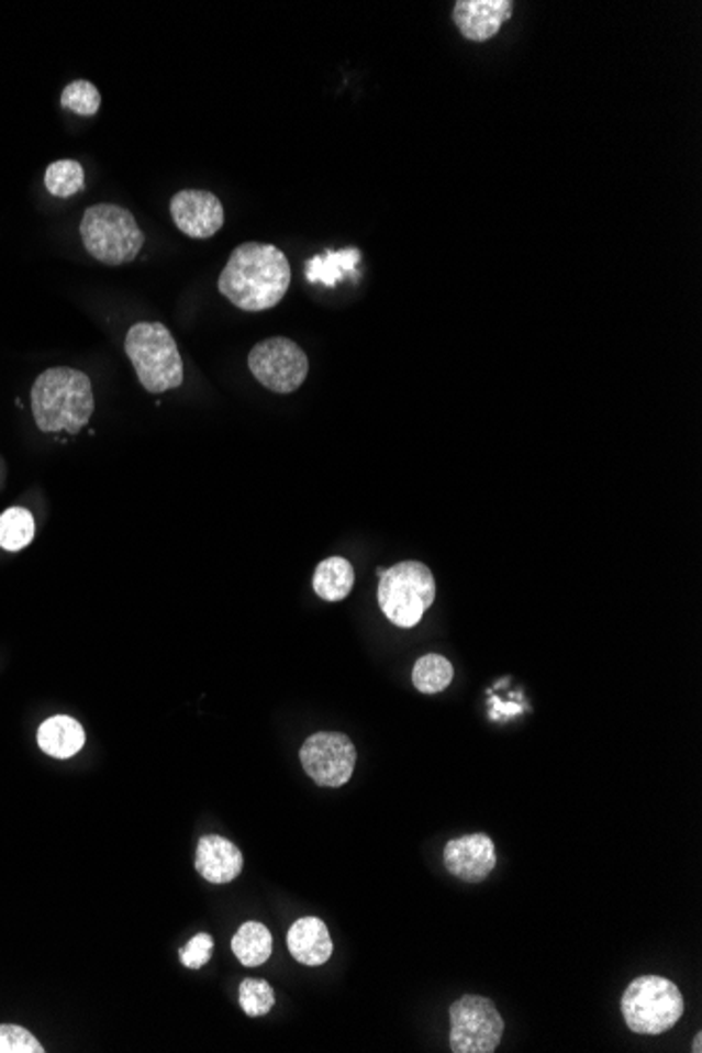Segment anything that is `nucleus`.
Returning a JSON list of instances; mask_svg holds the SVG:
<instances>
[{
  "mask_svg": "<svg viewBox=\"0 0 702 1053\" xmlns=\"http://www.w3.org/2000/svg\"><path fill=\"white\" fill-rule=\"evenodd\" d=\"M218 287L238 310L266 312L276 308L291 287V265L274 244L244 242L230 255Z\"/></svg>",
  "mask_w": 702,
  "mask_h": 1053,
  "instance_id": "obj_1",
  "label": "nucleus"
},
{
  "mask_svg": "<svg viewBox=\"0 0 702 1053\" xmlns=\"http://www.w3.org/2000/svg\"><path fill=\"white\" fill-rule=\"evenodd\" d=\"M96 410L93 387L85 373L74 368H49L32 387V412L45 433L82 430Z\"/></svg>",
  "mask_w": 702,
  "mask_h": 1053,
  "instance_id": "obj_2",
  "label": "nucleus"
},
{
  "mask_svg": "<svg viewBox=\"0 0 702 1053\" xmlns=\"http://www.w3.org/2000/svg\"><path fill=\"white\" fill-rule=\"evenodd\" d=\"M124 352L149 394H165L183 384V362L167 326L158 322L131 326Z\"/></svg>",
  "mask_w": 702,
  "mask_h": 1053,
  "instance_id": "obj_3",
  "label": "nucleus"
},
{
  "mask_svg": "<svg viewBox=\"0 0 702 1053\" xmlns=\"http://www.w3.org/2000/svg\"><path fill=\"white\" fill-rule=\"evenodd\" d=\"M80 236L85 248L105 265L131 264L146 242L135 217L119 204H96L87 209Z\"/></svg>",
  "mask_w": 702,
  "mask_h": 1053,
  "instance_id": "obj_4",
  "label": "nucleus"
},
{
  "mask_svg": "<svg viewBox=\"0 0 702 1053\" xmlns=\"http://www.w3.org/2000/svg\"><path fill=\"white\" fill-rule=\"evenodd\" d=\"M434 599L436 580L425 564L409 559L383 570L379 580V606L395 627L412 629L421 623Z\"/></svg>",
  "mask_w": 702,
  "mask_h": 1053,
  "instance_id": "obj_5",
  "label": "nucleus"
},
{
  "mask_svg": "<svg viewBox=\"0 0 702 1053\" xmlns=\"http://www.w3.org/2000/svg\"><path fill=\"white\" fill-rule=\"evenodd\" d=\"M621 1011L633 1032L662 1034L673 1029L683 1016V997L678 984L660 976H642L625 990Z\"/></svg>",
  "mask_w": 702,
  "mask_h": 1053,
  "instance_id": "obj_6",
  "label": "nucleus"
},
{
  "mask_svg": "<svg viewBox=\"0 0 702 1053\" xmlns=\"http://www.w3.org/2000/svg\"><path fill=\"white\" fill-rule=\"evenodd\" d=\"M505 1022L494 1004L480 995H465L450 1006V1052H497Z\"/></svg>",
  "mask_w": 702,
  "mask_h": 1053,
  "instance_id": "obj_7",
  "label": "nucleus"
},
{
  "mask_svg": "<svg viewBox=\"0 0 702 1053\" xmlns=\"http://www.w3.org/2000/svg\"><path fill=\"white\" fill-rule=\"evenodd\" d=\"M248 368L259 384L274 394L297 391L310 373L305 352L287 336H271L253 347Z\"/></svg>",
  "mask_w": 702,
  "mask_h": 1053,
  "instance_id": "obj_8",
  "label": "nucleus"
},
{
  "mask_svg": "<svg viewBox=\"0 0 702 1053\" xmlns=\"http://www.w3.org/2000/svg\"><path fill=\"white\" fill-rule=\"evenodd\" d=\"M303 769L317 787H343L356 767V746L341 732H317L303 742L299 751Z\"/></svg>",
  "mask_w": 702,
  "mask_h": 1053,
  "instance_id": "obj_9",
  "label": "nucleus"
},
{
  "mask_svg": "<svg viewBox=\"0 0 702 1053\" xmlns=\"http://www.w3.org/2000/svg\"><path fill=\"white\" fill-rule=\"evenodd\" d=\"M175 225L190 239H211L223 228V207L218 196L204 190H183L170 200Z\"/></svg>",
  "mask_w": 702,
  "mask_h": 1053,
  "instance_id": "obj_10",
  "label": "nucleus"
},
{
  "mask_svg": "<svg viewBox=\"0 0 702 1053\" xmlns=\"http://www.w3.org/2000/svg\"><path fill=\"white\" fill-rule=\"evenodd\" d=\"M444 864L448 873L459 877L460 882H484L497 866L494 843L484 833L453 839L444 847Z\"/></svg>",
  "mask_w": 702,
  "mask_h": 1053,
  "instance_id": "obj_11",
  "label": "nucleus"
},
{
  "mask_svg": "<svg viewBox=\"0 0 702 1053\" xmlns=\"http://www.w3.org/2000/svg\"><path fill=\"white\" fill-rule=\"evenodd\" d=\"M513 13L511 0H459L453 9V20L460 34L471 43H486Z\"/></svg>",
  "mask_w": 702,
  "mask_h": 1053,
  "instance_id": "obj_12",
  "label": "nucleus"
},
{
  "mask_svg": "<svg viewBox=\"0 0 702 1053\" xmlns=\"http://www.w3.org/2000/svg\"><path fill=\"white\" fill-rule=\"evenodd\" d=\"M243 852L230 839L207 835L198 841L196 871L211 884H230L243 873Z\"/></svg>",
  "mask_w": 702,
  "mask_h": 1053,
  "instance_id": "obj_13",
  "label": "nucleus"
},
{
  "mask_svg": "<svg viewBox=\"0 0 702 1053\" xmlns=\"http://www.w3.org/2000/svg\"><path fill=\"white\" fill-rule=\"evenodd\" d=\"M287 944L292 957L310 967L324 965L333 955V940L328 928L317 917H301L299 921H294L287 935Z\"/></svg>",
  "mask_w": 702,
  "mask_h": 1053,
  "instance_id": "obj_14",
  "label": "nucleus"
},
{
  "mask_svg": "<svg viewBox=\"0 0 702 1053\" xmlns=\"http://www.w3.org/2000/svg\"><path fill=\"white\" fill-rule=\"evenodd\" d=\"M85 730L74 718L55 716L38 728V746L55 760L74 757L85 746Z\"/></svg>",
  "mask_w": 702,
  "mask_h": 1053,
  "instance_id": "obj_15",
  "label": "nucleus"
},
{
  "mask_svg": "<svg viewBox=\"0 0 702 1053\" xmlns=\"http://www.w3.org/2000/svg\"><path fill=\"white\" fill-rule=\"evenodd\" d=\"M354 566L343 557H328L317 564L314 573V591L324 601H341L354 589Z\"/></svg>",
  "mask_w": 702,
  "mask_h": 1053,
  "instance_id": "obj_16",
  "label": "nucleus"
},
{
  "mask_svg": "<svg viewBox=\"0 0 702 1053\" xmlns=\"http://www.w3.org/2000/svg\"><path fill=\"white\" fill-rule=\"evenodd\" d=\"M363 255L358 248H345L339 253H326L317 255L308 264V280L310 282H322L326 287H335L343 278L356 274V267L360 264Z\"/></svg>",
  "mask_w": 702,
  "mask_h": 1053,
  "instance_id": "obj_17",
  "label": "nucleus"
},
{
  "mask_svg": "<svg viewBox=\"0 0 702 1053\" xmlns=\"http://www.w3.org/2000/svg\"><path fill=\"white\" fill-rule=\"evenodd\" d=\"M232 951L246 967H259L271 957V934L264 923L246 921L232 938Z\"/></svg>",
  "mask_w": 702,
  "mask_h": 1053,
  "instance_id": "obj_18",
  "label": "nucleus"
},
{
  "mask_svg": "<svg viewBox=\"0 0 702 1053\" xmlns=\"http://www.w3.org/2000/svg\"><path fill=\"white\" fill-rule=\"evenodd\" d=\"M455 677V669L448 658L439 654H427L414 663L412 684L421 695L444 692Z\"/></svg>",
  "mask_w": 702,
  "mask_h": 1053,
  "instance_id": "obj_19",
  "label": "nucleus"
},
{
  "mask_svg": "<svg viewBox=\"0 0 702 1053\" xmlns=\"http://www.w3.org/2000/svg\"><path fill=\"white\" fill-rule=\"evenodd\" d=\"M36 534V524L30 511L22 507H11L0 516V547L7 551H22L32 543Z\"/></svg>",
  "mask_w": 702,
  "mask_h": 1053,
  "instance_id": "obj_20",
  "label": "nucleus"
},
{
  "mask_svg": "<svg viewBox=\"0 0 702 1053\" xmlns=\"http://www.w3.org/2000/svg\"><path fill=\"white\" fill-rule=\"evenodd\" d=\"M45 184L53 196L68 198L85 186V170L76 160H57L47 168Z\"/></svg>",
  "mask_w": 702,
  "mask_h": 1053,
  "instance_id": "obj_21",
  "label": "nucleus"
},
{
  "mask_svg": "<svg viewBox=\"0 0 702 1053\" xmlns=\"http://www.w3.org/2000/svg\"><path fill=\"white\" fill-rule=\"evenodd\" d=\"M62 106L66 110H73L78 117L98 114L99 108H101V96H99L98 87L89 80H76L64 89Z\"/></svg>",
  "mask_w": 702,
  "mask_h": 1053,
  "instance_id": "obj_22",
  "label": "nucleus"
},
{
  "mask_svg": "<svg viewBox=\"0 0 702 1053\" xmlns=\"http://www.w3.org/2000/svg\"><path fill=\"white\" fill-rule=\"evenodd\" d=\"M276 1004L274 999V988L269 982L257 980V978H246L241 984V1007L248 1018H259L271 1011Z\"/></svg>",
  "mask_w": 702,
  "mask_h": 1053,
  "instance_id": "obj_23",
  "label": "nucleus"
},
{
  "mask_svg": "<svg viewBox=\"0 0 702 1053\" xmlns=\"http://www.w3.org/2000/svg\"><path fill=\"white\" fill-rule=\"evenodd\" d=\"M43 1045L20 1027L0 1024V1053H43Z\"/></svg>",
  "mask_w": 702,
  "mask_h": 1053,
  "instance_id": "obj_24",
  "label": "nucleus"
},
{
  "mask_svg": "<svg viewBox=\"0 0 702 1053\" xmlns=\"http://www.w3.org/2000/svg\"><path fill=\"white\" fill-rule=\"evenodd\" d=\"M213 949H215V942H213V935L211 934H196L181 951H179V958L186 967L190 969H200L202 965L209 963V958L213 957Z\"/></svg>",
  "mask_w": 702,
  "mask_h": 1053,
  "instance_id": "obj_25",
  "label": "nucleus"
},
{
  "mask_svg": "<svg viewBox=\"0 0 702 1053\" xmlns=\"http://www.w3.org/2000/svg\"><path fill=\"white\" fill-rule=\"evenodd\" d=\"M701 1043H702V1034L701 1032H699V1034H697V1039H694V1050H692V1052L701 1053L702 1052Z\"/></svg>",
  "mask_w": 702,
  "mask_h": 1053,
  "instance_id": "obj_26",
  "label": "nucleus"
}]
</instances>
